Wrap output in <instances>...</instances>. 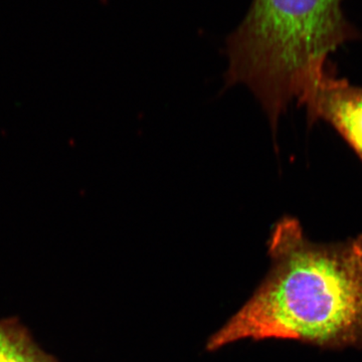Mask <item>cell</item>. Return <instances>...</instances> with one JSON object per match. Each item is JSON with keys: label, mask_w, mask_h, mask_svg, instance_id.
<instances>
[{"label": "cell", "mask_w": 362, "mask_h": 362, "mask_svg": "<svg viewBox=\"0 0 362 362\" xmlns=\"http://www.w3.org/2000/svg\"><path fill=\"white\" fill-rule=\"evenodd\" d=\"M0 362H59L33 339L18 317L0 319Z\"/></svg>", "instance_id": "obj_4"}, {"label": "cell", "mask_w": 362, "mask_h": 362, "mask_svg": "<svg viewBox=\"0 0 362 362\" xmlns=\"http://www.w3.org/2000/svg\"><path fill=\"white\" fill-rule=\"evenodd\" d=\"M345 0H254L228 37L226 85L246 84L275 132L281 114L302 99L328 58L361 33L345 16Z\"/></svg>", "instance_id": "obj_2"}, {"label": "cell", "mask_w": 362, "mask_h": 362, "mask_svg": "<svg viewBox=\"0 0 362 362\" xmlns=\"http://www.w3.org/2000/svg\"><path fill=\"white\" fill-rule=\"evenodd\" d=\"M269 256L268 275L209 338L207 350L246 339L362 347V235L318 244L296 218L285 216L272 230Z\"/></svg>", "instance_id": "obj_1"}, {"label": "cell", "mask_w": 362, "mask_h": 362, "mask_svg": "<svg viewBox=\"0 0 362 362\" xmlns=\"http://www.w3.org/2000/svg\"><path fill=\"white\" fill-rule=\"evenodd\" d=\"M300 105L307 120L332 126L362 160V87L324 70L309 86Z\"/></svg>", "instance_id": "obj_3"}]
</instances>
